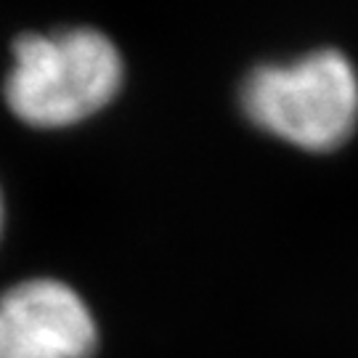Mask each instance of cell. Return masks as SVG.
Returning a JSON list of instances; mask_svg holds the SVG:
<instances>
[{
    "mask_svg": "<svg viewBox=\"0 0 358 358\" xmlns=\"http://www.w3.org/2000/svg\"><path fill=\"white\" fill-rule=\"evenodd\" d=\"M3 96L29 128H69L101 112L122 88V56L103 32L69 27L48 35H22Z\"/></svg>",
    "mask_w": 358,
    "mask_h": 358,
    "instance_id": "cell-1",
    "label": "cell"
},
{
    "mask_svg": "<svg viewBox=\"0 0 358 358\" xmlns=\"http://www.w3.org/2000/svg\"><path fill=\"white\" fill-rule=\"evenodd\" d=\"M239 103L255 128L303 152H334L358 125V72L334 48L260 64L244 77Z\"/></svg>",
    "mask_w": 358,
    "mask_h": 358,
    "instance_id": "cell-2",
    "label": "cell"
},
{
    "mask_svg": "<svg viewBox=\"0 0 358 358\" xmlns=\"http://www.w3.org/2000/svg\"><path fill=\"white\" fill-rule=\"evenodd\" d=\"M99 327L59 279H27L0 294V358H90Z\"/></svg>",
    "mask_w": 358,
    "mask_h": 358,
    "instance_id": "cell-3",
    "label": "cell"
},
{
    "mask_svg": "<svg viewBox=\"0 0 358 358\" xmlns=\"http://www.w3.org/2000/svg\"><path fill=\"white\" fill-rule=\"evenodd\" d=\"M0 229H3V196H0Z\"/></svg>",
    "mask_w": 358,
    "mask_h": 358,
    "instance_id": "cell-4",
    "label": "cell"
}]
</instances>
